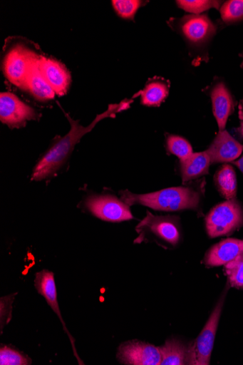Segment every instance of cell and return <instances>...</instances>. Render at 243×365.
I'll return each instance as SVG.
<instances>
[{"label": "cell", "instance_id": "6da1fadb", "mask_svg": "<svg viewBox=\"0 0 243 365\" xmlns=\"http://www.w3.org/2000/svg\"><path fill=\"white\" fill-rule=\"evenodd\" d=\"M132 101H123L118 105H111L107 111L97 115L88 126L80 125L78 120L66 115L71 124V129L63 138H56L49 149L39 159L36 168L33 170L31 180L42 181L55 177L58 172L63 167L69 157L73 153L76 145L81 141L84 135L91 131L95 125L103 119L115 118L117 113L130 108Z\"/></svg>", "mask_w": 243, "mask_h": 365}, {"label": "cell", "instance_id": "7a4b0ae2", "mask_svg": "<svg viewBox=\"0 0 243 365\" xmlns=\"http://www.w3.org/2000/svg\"><path fill=\"white\" fill-rule=\"evenodd\" d=\"M43 54L40 47L21 37L6 39L1 55V70L6 80L23 89Z\"/></svg>", "mask_w": 243, "mask_h": 365}, {"label": "cell", "instance_id": "3957f363", "mask_svg": "<svg viewBox=\"0 0 243 365\" xmlns=\"http://www.w3.org/2000/svg\"><path fill=\"white\" fill-rule=\"evenodd\" d=\"M121 200L129 207L140 205L154 210L177 212L194 210L200 203V194L190 187H170L148 194L120 192Z\"/></svg>", "mask_w": 243, "mask_h": 365}, {"label": "cell", "instance_id": "277c9868", "mask_svg": "<svg viewBox=\"0 0 243 365\" xmlns=\"http://www.w3.org/2000/svg\"><path fill=\"white\" fill-rule=\"evenodd\" d=\"M175 217L155 216L148 212L147 217L137 225L138 234L135 243L155 242L163 247H172L178 245L180 233Z\"/></svg>", "mask_w": 243, "mask_h": 365}, {"label": "cell", "instance_id": "5b68a950", "mask_svg": "<svg viewBox=\"0 0 243 365\" xmlns=\"http://www.w3.org/2000/svg\"><path fill=\"white\" fill-rule=\"evenodd\" d=\"M207 235L212 238L227 235L243 225V210L235 200H227L214 207L206 217Z\"/></svg>", "mask_w": 243, "mask_h": 365}, {"label": "cell", "instance_id": "8992f818", "mask_svg": "<svg viewBox=\"0 0 243 365\" xmlns=\"http://www.w3.org/2000/svg\"><path fill=\"white\" fill-rule=\"evenodd\" d=\"M167 24L192 46L208 42L217 31L216 26L207 15H187L180 19H170Z\"/></svg>", "mask_w": 243, "mask_h": 365}, {"label": "cell", "instance_id": "52a82bcc", "mask_svg": "<svg viewBox=\"0 0 243 365\" xmlns=\"http://www.w3.org/2000/svg\"><path fill=\"white\" fill-rule=\"evenodd\" d=\"M224 302V296L221 298L193 346L189 349L188 364H210Z\"/></svg>", "mask_w": 243, "mask_h": 365}, {"label": "cell", "instance_id": "ba28073f", "mask_svg": "<svg viewBox=\"0 0 243 365\" xmlns=\"http://www.w3.org/2000/svg\"><path fill=\"white\" fill-rule=\"evenodd\" d=\"M85 207L104 221L120 222L133 219L129 206L113 195H91L86 199Z\"/></svg>", "mask_w": 243, "mask_h": 365}, {"label": "cell", "instance_id": "9c48e42d", "mask_svg": "<svg viewBox=\"0 0 243 365\" xmlns=\"http://www.w3.org/2000/svg\"><path fill=\"white\" fill-rule=\"evenodd\" d=\"M39 118L36 110L11 92L0 94V120L10 128H20L29 120Z\"/></svg>", "mask_w": 243, "mask_h": 365}, {"label": "cell", "instance_id": "30bf717a", "mask_svg": "<svg viewBox=\"0 0 243 365\" xmlns=\"http://www.w3.org/2000/svg\"><path fill=\"white\" fill-rule=\"evenodd\" d=\"M118 359L124 364L158 365L161 362L159 347L152 344L133 341L120 346Z\"/></svg>", "mask_w": 243, "mask_h": 365}, {"label": "cell", "instance_id": "8fae6325", "mask_svg": "<svg viewBox=\"0 0 243 365\" xmlns=\"http://www.w3.org/2000/svg\"><path fill=\"white\" fill-rule=\"evenodd\" d=\"M39 68L56 95L61 96L67 93L71 87L72 78L64 64L52 57L43 55L40 61Z\"/></svg>", "mask_w": 243, "mask_h": 365}, {"label": "cell", "instance_id": "7c38bea8", "mask_svg": "<svg viewBox=\"0 0 243 365\" xmlns=\"http://www.w3.org/2000/svg\"><path fill=\"white\" fill-rule=\"evenodd\" d=\"M34 287H36L38 293L45 297L48 304L58 317L63 327V329L66 331V334L68 336V339H71L74 351V354L76 356L78 363L80 364H83V361L81 360L77 353L75 339L71 336V333H69L68 330L67 329L66 324L61 314L57 300V291L53 273L48 270H43L37 273L36 275V279H34Z\"/></svg>", "mask_w": 243, "mask_h": 365}, {"label": "cell", "instance_id": "4fadbf2b", "mask_svg": "<svg viewBox=\"0 0 243 365\" xmlns=\"http://www.w3.org/2000/svg\"><path fill=\"white\" fill-rule=\"evenodd\" d=\"M243 146L236 141L224 130L219 131L218 135L206 150L212 163L232 162L240 156Z\"/></svg>", "mask_w": 243, "mask_h": 365}, {"label": "cell", "instance_id": "5bb4252c", "mask_svg": "<svg viewBox=\"0 0 243 365\" xmlns=\"http://www.w3.org/2000/svg\"><path fill=\"white\" fill-rule=\"evenodd\" d=\"M213 112L219 125V131L225 130L228 118L233 113V99L223 83L216 84L211 92Z\"/></svg>", "mask_w": 243, "mask_h": 365}, {"label": "cell", "instance_id": "9a60e30c", "mask_svg": "<svg viewBox=\"0 0 243 365\" xmlns=\"http://www.w3.org/2000/svg\"><path fill=\"white\" fill-rule=\"evenodd\" d=\"M243 253V241L229 239L214 245L205 257L210 267H220L232 261Z\"/></svg>", "mask_w": 243, "mask_h": 365}, {"label": "cell", "instance_id": "2e32d148", "mask_svg": "<svg viewBox=\"0 0 243 365\" xmlns=\"http://www.w3.org/2000/svg\"><path fill=\"white\" fill-rule=\"evenodd\" d=\"M39 63L29 76L23 90L26 91L36 101L48 103L54 99L56 93L41 74Z\"/></svg>", "mask_w": 243, "mask_h": 365}, {"label": "cell", "instance_id": "e0dca14e", "mask_svg": "<svg viewBox=\"0 0 243 365\" xmlns=\"http://www.w3.org/2000/svg\"><path fill=\"white\" fill-rule=\"evenodd\" d=\"M180 164L182 180L185 182L207 175L212 162L205 150L192 153L186 159L180 160Z\"/></svg>", "mask_w": 243, "mask_h": 365}, {"label": "cell", "instance_id": "ac0fdd59", "mask_svg": "<svg viewBox=\"0 0 243 365\" xmlns=\"http://www.w3.org/2000/svg\"><path fill=\"white\" fill-rule=\"evenodd\" d=\"M170 82L162 78L149 80L141 92L142 104L148 107H159L169 93Z\"/></svg>", "mask_w": 243, "mask_h": 365}, {"label": "cell", "instance_id": "d6986e66", "mask_svg": "<svg viewBox=\"0 0 243 365\" xmlns=\"http://www.w3.org/2000/svg\"><path fill=\"white\" fill-rule=\"evenodd\" d=\"M159 349L162 365H182L188 363L189 349L178 340H168Z\"/></svg>", "mask_w": 243, "mask_h": 365}, {"label": "cell", "instance_id": "ffe728a7", "mask_svg": "<svg viewBox=\"0 0 243 365\" xmlns=\"http://www.w3.org/2000/svg\"><path fill=\"white\" fill-rule=\"evenodd\" d=\"M214 181L221 195L227 200L235 199L237 194V178L232 165L224 164L217 172Z\"/></svg>", "mask_w": 243, "mask_h": 365}, {"label": "cell", "instance_id": "44dd1931", "mask_svg": "<svg viewBox=\"0 0 243 365\" xmlns=\"http://www.w3.org/2000/svg\"><path fill=\"white\" fill-rule=\"evenodd\" d=\"M224 270L230 285L243 289V253L226 264Z\"/></svg>", "mask_w": 243, "mask_h": 365}, {"label": "cell", "instance_id": "7402d4cb", "mask_svg": "<svg viewBox=\"0 0 243 365\" xmlns=\"http://www.w3.org/2000/svg\"><path fill=\"white\" fill-rule=\"evenodd\" d=\"M177 4L181 9L193 15H201L212 9H219L221 2L207 1V0H180Z\"/></svg>", "mask_w": 243, "mask_h": 365}, {"label": "cell", "instance_id": "603a6c76", "mask_svg": "<svg viewBox=\"0 0 243 365\" xmlns=\"http://www.w3.org/2000/svg\"><path fill=\"white\" fill-rule=\"evenodd\" d=\"M166 144L168 152L177 156L181 160L186 159L193 153L191 145L181 137L168 135Z\"/></svg>", "mask_w": 243, "mask_h": 365}, {"label": "cell", "instance_id": "cb8c5ba5", "mask_svg": "<svg viewBox=\"0 0 243 365\" xmlns=\"http://www.w3.org/2000/svg\"><path fill=\"white\" fill-rule=\"evenodd\" d=\"M144 1L138 0H113V6L116 14L122 19L134 20L138 9L145 5Z\"/></svg>", "mask_w": 243, "mask_h": 365}, {"label": "cell", "instance_id": "d4e9b609", "mask_svg": "<svg viewBox=\"0 0 243 365\" xmlns=\"http://www.w3.org/2000/svg\"><path fill=\"white\" fill-rule=\"evenodd\" d=\"M29 357L7 346L0 349V364L1 365H28L31 364Z\"/></svg>", "mask_w": 243, "mask_h": 365}, {"label": "cell", "instance_id": "484cf974", "mask_svg": "<svg viewBox=\"0 0 243 365\" xmlns=\"http://www.w3.org/2000/svg\"><path fill=\"white\" fill-rule=\"evenodd\" d=\"M222 19L225 22H233L243 18V0H230L220 8Z\"/></svg>", "mask_w": 243, "mask_h": 365}, {"label": "cell", "instance_id": "4316f807", "mask_svg": "<svg viewBox=\"0 0 243 365\" xmlns=\"http://www.w3.org/2000/svg\"><path fill=\"white\" fill-rule=\"evenodd\" d=\"M17 294L2 297L0 301V322H1V334L4 327L8 324L12 318L13 303Z\"/></svg>", "mask_w": 243, "mask_h": 365}, {"label": "cell", "instance_id": "83f0119b", "mask_svg": "<svg viewBox=\"0 0 243 365\" xmlns=\"http://www.w3.org/2000/svg\"><path fill=\"white\" fill-rule=\"evenodd\" d=\"M234 164L237 165L238 169L243 174V156L239 160H238L237 161L234 162Z\"/></svg>", "mask_w": 243, "mask_h": 365}, {"label": "cell", "instance_id": "f1b7e54d", "mask_svg": "<svg viewBox=\"0 0 243 365\" xmlns=\"http://www.w3.org/2000/svg\"><path fill=\"white\" fill-rule=\"evenodd\" d=\"M239 118L243 121V99L241 101L239 105Z\"/></svg>", "mask_w": 243, "mask_h": 365}, {"label": "cell", "instance_id": "f546056e", "mask_svg": "<svg viewBox=\"0 0 243 365\" xmlns=\"http://www.w3.org/2000/svg\"><path fill=\"white\" fill-rule=\"evenodd\" d=\"M238 130H239V134L241 135V136L243 138V121L241 123V125L239 128Z\"/></svg>", "mask_w": 243, "mask_h": 365}]
</instances>
